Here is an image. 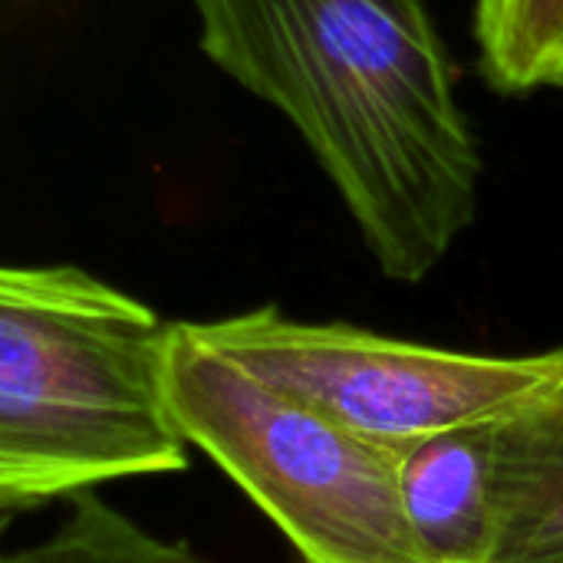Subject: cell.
I'll return each instance as SVG.
<instances>
[{
	"label": "cell",
	"instance_id": "cell-1",
	"mask_svg": "<svg viewBox=\"0 0 563 563\" xmlns=\"http://www.w3.org/2000/svg\"><path fill=\"white\" fill-rule=\"evenodd\" d=\"M201 53L277 109L376 267L422 284L475 224L482 152L426 0H188Z\"/></svg>",
	"mask_w": 563,
	"mask_h": 563
},
{
	"label": "cell",
	"instance_id": "cell-2",
	"mask_svg": "<svg viewBox=\"0 0 563 563\" xmlns=\"http://www.w3.org/2000/svg\"><path fill=\"white\" fill-rule=\"evenodd\" d=\"M168 327L76 264L0 271V511L188 468L165 386Z\"/></svg>",
	"mask_w": 563,
	"mask_h": 563
},
{
	"label": "cell",
	"instance_id": "cell-3",
	"mask_svg": "<svg viewBox=\"0 0 563 563\" xmlns=\"http://www.w3.org/2000/svg\"><path fill=\"white\" fill-rule=\"evenodd\" d=\"M165 386L191 449L208 455L303 563H429L402 498V455L264 386L201 340L168 327Z\"/></svg>",
	"mask_w": 563,
	"mask_h": 563
},
{
	"label": "cell",
	"instance_id": "cell-4",
	"mask_svg": "<svg viewBox=\"0 0 563 563\" xmlns=\"http://www.w3.org/2000/svg\"><path fill=\"white\" fill-rule=\"evenodd\" d=\"M195 330L264 386L399 455L449 432L501 426L563 386V346L462 353L353 323L297 320L280 307L201 320Z\"/></svg>",
	"mask_w": 563,
	"mask_h": 563
},
{
	"label": "cell",
	"instance_id": "cell-5",
	"mask_svg": "<svg viewBox=\"0 0 563 563\" xmlns=\"http://www.w3.org/2000/svg\"><path fill=\"white\" fill-rule=\"evenodd\" d=\"M495 429H462L402 452V498L429 563L495 561Z\"/></svg>",
	"mask_w": 563,
	"mask_h": 563
},
{
	"label": "cell",
	"instance_id": "cell-6",
	"mask_svg": "<svg viewBox=\"0 0 563 563\" xmlns=\"http://www.w3.org/2000/svg\"><path fill=\"white\" fill-rule=\"evenodd\" d=\"M492 563H563V386L495 429Z\"/></svg>",
	"mask_w": 563,
	"mask_h": 563
},
{
	"label": "cell",
	"instance_id": "cell-7",
	"mask_svg": "<svg viewBox=\"0 0 563 563\" xmlns=\"http://www.w3.org/2000/svg\"><path fill=\"white\" fill-rule=\"evenodd\" d=\"M0 563H214L195 544L165 538L102 495L69 501V515L40 541L10 551Z\"/></svg>",
	"mask_w": 563,
	"mask_h": 563
},
{
	"label": "cell",
	"instance_id": "cell-8",
	"mask_svg": "<svg viewBox=\"0 0 563 563\" xmlns=\"http://www.w3.org/2000/svg\"><path fill=\"white\" fill-rule=\"evenodd\" d=\"M475 36L495 89L554 86L563 69V0H475Z\"/></svg>",
	"mask_w": 563,
	"mask_h": 563
},
{
	"label": "cell",
	"instance_id": "cell-9",
	"mask_svg": "<svg viewBox=\"0 0 563 563\" xmlns=\"http://www.w3.org/2000/svg\"><path fill=\"white\" fill-rule=\"evenodd\" d=\"M554 86H558V89H563V69L558 73V76H554Z\"/></svg>",
	"mask_w": 563,
	"mask_h": 563
}]
</instances>
